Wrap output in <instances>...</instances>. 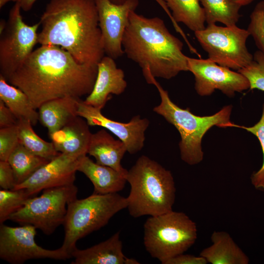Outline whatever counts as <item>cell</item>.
Masks as SVG:
<instances>
[{
  "instance_id": "obj_27",
  "label": "cell",
  "mask_w": 264,
  "mask_h": 264,
  "mask_svg": "<svg viewBox=\"0 0 264 264\" xmlns=\"http://www.w3.org/2000/svg\"><path fill=\"white\" fill-rule=\"evenodd\" d=\"M33 125L28 120H18L19 142L34 154L51 160L60 153L58 152L52 142H47L39 137L32 128Z\"/></svg>"
},
{
  "instance_id": "obj_4",
  "label": "cell",
  "mask_w": 264,
  "mask_h": 264,
  "mask_svg": "<svg viewBox=\"0 0 264 264\" xmlns=\"http://www.w3.org/2000/svg\"><path fill=\"white\" fill-rule=\"evenodd\" d=\"M131 186L127 208L134 218L156 216L173 211L176 188L171 172L142 155L128 171Z\"/></svg>"
},
{
  "instance_id": "obj_19",
  "label": "cell",
  "mask_w": 264,
  "mask_h": 264,
  "mask_svg": "<svg viewBox=\"0 0 264 264\" xmlns=\"http://www.w3.org/2000/svg\"><path fill=\"white\" fill-rule=\"evenodd\" d=\"M127 152L123 141L101 129L92 133L87 154L93 156L97 163L112 168L126 177L128 171L122 167L121 161Z\"/></svg>"
},
{
  "instance_id": "obj_16",
  "label": "cell",
  "mask_w": 264,
  "mask_h": 264,
  "mask_svg": "<svg viewBox=\"0 0 264 264\" xmlns=\"http://www.w3.org/2000/svg\"><path fill=\"white\" fill-rule=\"evenodd\" d=\"M97 75L91 93L84 102L102 110L109 100L110 94L120 95L127 86L125 74L117 67L114 59L104 56L97 64Z\"/></svg>"
},
{
  "instance_id": "obj_38",
  "label": "cell",
  "mask_w": 264,
  "mask_h": 264,
  "mask_svg": "<svg viewBox=\"0 0 264 264\" xmlns=\"http://www.w3.org/2000/svg\"><path fill=\"white\" fill-rule=\"evenodd\" d=\"M241 6H246L252 3L255 0H232Z\"/></svg>"
},
{
  "instance_id": "obj_28",
  "label": "cell",
  "mask_w": 264,
  "mask_h": 264,
  "mask_svg": "<svg viewBox=\"0 0 264 264\" xmlns=\"http://www.w3.org/2000/svg\"><path fill=\"white\" fill-rule=\"evenodd\" d=\"M34 197L25 189L0 190V223L22 208L27 200Z\"/></svg>"
},
{
  "instance_id": "obj_8",
  "label": "cell",
  "mask_w": 264,
  "mask_h": 264,
  "mask_svg": "<svg viewBox=\"0 0 264 264\" xmlns=\"http://www.w3.org/2000/svg\"><path fill=\"white\" fill-rule=\"evenodd\" d=\"M40 196L30 198L24 206L11 215L9 220L21 225L29 224L44 234H52L63 224L68 204L77 198L78 188L74 184L48 188Z\"/></svg>"
},
{
  "instance_id": "obj_26",
  "label": "cell",
  "mask_w": 264,
  "mask_h": 264,
  "mask_svg": "<svg viewBox=\"0 0 264 264\" xmlns=\"http://www.w3.org/2000/svg\"><path fill=\"white\" fill-rule=\"evenodd\" d=\"M204 9L208 24L219 22L227 26L236 25L241 6L232 0H199Z\"/></svg>"
},
{
  "instance_id": "obj_12",
  "label": "cell",
  "mask_w": 264,
  "mask_h": 264,
  "mask_svg": "<svg viewBox=\"0 0 264 264\" xmlns=\"http://www.w3.org/2000/svg\"><path fill=\"white\" fill-rule=\"evenodd\" d=\"M189 71L195 77V89L201 96L211 95L215 90H220L229 97L236 92L250 88L248 79L238 71L221 66L207 59L188 57Z\"/></svg>"
},
{
  "instance_id": "obj_11",
  "label": "cell",
  "mask_w": 264,
  "mask_h": 264,
  "mask_svg": "<svg viewBox=\"0 0 264 264\" xmlns=\"http://www.w3.org/2000/svg\"><path fill=\"white\" fill-rule=\"evenodd\" d=\"M36 229L29 224L12 227L1 224L0 259L10 264H22L31 259L65 260L71 257L61 247L49 250L38 245L35 240Z\"/></svg>"
},
{
  "instance_id": "obj_34",
  "label": "cell",
  "mask_w": 264,
  "mask_h": 264,
  "mask_svg": "<svg viewBox=\"0 0 264 264\" xmlns=\"http://www.w3.org/2000/svg\"><path fill=\"white\" fill-rule=\"evenodd\" d=\"M208 262L201 256H196L183 253L176 255L168 260L165 264H206Z\"/></svg>"
},
{
  "instance_id": "obj_9",
  "label": "cell",
  "mask_w": 264,
  "mask_h": 264,
  "mask_svg": "<svg viewBox=\"0 0 264 264\" xmlns=\"http://www.w3.org/2000/svg\"><path fill=\"white\" fill-rule=\"evenodd\" d=\"M194 33L208 59L219 65L238 71L253 60V55L246 46L250 36L247 29L236 25L220 26L212 24Z\"/></svg>"
},
{
  "instance_id": "obj_2",
  "label": "cell",
  "mask_w": 264,
  "mask_h": 264,
  "mask_svg": "<svg viewBox=\"0 0 264 264\" xmlns=\"http://www.w3.org/2000/svg\"><path fill=\"white\" fill-rule=\"evenodd\" d=\"M39 22L40 44L60 46L81 64L105 56L94 0H50Z\"/></svg>"
},
{
  "instance_id": "obj_17",
  "label": "cell",
  "mask_w": 264,
  "mask_h": 264,
  "mask_svg": "<svg viewBox=\"0 0 264 264\" xmlns=\"http://www.w3.org/2000/svg\"><path fill=\"white\" fill-rule=\"evenodd\" d=\"M72 264H139L133 258L126 257L122 251L120 232L109 239L85 249L76 248L71 254Z\"/></svg>"
},
{
  "instance_id": "obj_1",
  "label": "cell",
  "mask_w": 264,
  "mask_h": 264,
  "mask_svg": "<svg viewBox=\"0 0 264 264\" xmlns=\"http://www.w3.org/2000/svg\"><path fill=\"white\" fill-rule=\"evenodd\" d=\"M97 64H81L67 51L53 45L34 50L7 82L22 90L37 110L52 99H80L92 91Z\"/></svg>"
},
{
  "instance_id": "obj_33",
  "label": "cell",
  "mask_w": 264,
  "mask_h": 264,
  "mask_svg": "<svg viewBox=\"0 0 264 264\" xmlns=\"http://www.w3.org/2000/svg\"><path fill=\"white\" fill-rule=\"evenodd\" d=\"M17 185L14 171L7 161L0 160V186L2 189L13 190Z\"/></svg>"
},
{
  "instance_id": "obj_37",
  "label": "cell",
  "mask_w": 264,
  "mask_h": 264,
  "mask_svg": "<svg viewBox=\"0 0 264 264\" xmlns=\"http://www.w3.org/2000/svg\"><path fill=\"white\" fill-rule=\"evenodd\" d=\"M111 2L116 4H121L123 3L125 0H110ZM163 8L165 11L167 13L171 20L173 19V17L171 14V12L170 11L169 8L166 5L165 2L163 0H155Z\"/></svg>"
},
{
  "instance_id": "obj_30",
  "label": "cell",
  "mask_w": 264,
  "mask_h": 264,
  "mask_svg": "<svg viewBox=\"0 0 264 264\" xmlns=\"http://www.w3.org/2000/svg\"><path fill=\"white\" fill-rule=\"evenodd\" d=\"M230 127L245 130L255 135L259 140L264 155L263 163L261 168L252 175L251 181L252 184L256 189L264 191V104L261 119L255 125L251 127H245L230 122L226 125V127Z\"/></svg>"
},
{
  "instance_id": "obj_36",
  "label": "cell",
  "mask_w": 264,
  "mask_h": 264,
  "mask_svg": "<svg viewBox=\"0 0 264 264\" xmlns=\"http://www.w3.org/2000/svg\"><path fill=\"white\" fill-rule=\"evenodd\" d=\"M37 0H12L17 3L21 7L22 10L28 11L31 9Z\"/></svg>"
},
{
  "instance_id": "obj_7",
  "label": "cell",
  "mask_w": 264,
  "mask_h": 264,
  "mask_svg": "<svg viewBox=\"0 0 264 264\" xmlns=\"http://www.w3.org/2000/svg\"><path fill=\"white\" fill-rule=\"evenodd\" d=\"M196 224L181 212L172 211L151 216L144 224L143 241L147 251L162 264L184 253L196 242Z\"/></svg>"
},
{
  "instance_id": "obj_29",
  "label": "cell",
  "mask_w": 264,
  "mask_h": 264,
  "mask_svg": "<svg viewBox=\"0 0 264 264\" xmlns=\"http://www.w3.org/2000/svg\"><path fill=\"white\" fill-rule=\"evenodd\" d=\"M248 80L250 89L264 91V54L256 51L252 62L246 66L238 70Z\"/></svg>"
},
{
  "instance_id": "obj_21",
  "label": "cell",
  "mask_w": 264,
  "mask_h": 264,
  "mask_svg": "<svg viewBox=\"0 0 264 264\" xmlns=\"http://www.w3.org/2000/svg\"><path fill=\"white\" fill-rule=\"evenodd\" d=\"M81 99L64 97L50 100L39 108V120L50 135L78 116V103Z\"/></svg>"
},
{
  "instance_id": "obj_3",
  "label": "cell",
  "mask_w": 264,
  "mask_h": 264,
  "mask_svg": "<svg viewBox=\"0 0 264 264\" xmlns=\"http://www.w3.org/2000/svg\"><path fill=\"white\" fill-rule=\"evenodd\" d=\"M183 46L161 19L147 18L135 11L130 13L122 47L127 57L141 68L148 83L152 78L170 79L189 71Z\"/></svg>"
},
{
  "instance_id": "obj_5",
  "label": "cell",
  "mask_w": 264,
  "mask_h": 264,
  "mask_svg": "<svg viewBox=\"0 0 264 264\" xmlns=\"http://www.w3.org/2000/svg\"><path fill=\"white\" fill-rule=\"evenodd\" d=\"M151 84L156 87L161 98L160 103L153 110L174 126L180 135L179 148L181 159L190 165L199 163L203 159L201 147L203 136L214 126L226 128L231 122L232 106H225L211 115H196L189 108L182 109L174 103L168 91L162 88L155 78L152 79Z\"/></svg>"
},
{
  "instance_id": "obj_24",
  "label": "cell",
  "mask_w": 264,
  "mask_h": 264,
  "mask_svg": "<svg viewBox=\"0 0 264 264\" xmlns=\"http://www.w3.org/2000/svg\"><path fill=\"white\" fill-rule=\"evenodd\" d=\"M174 21L183 23L194 32L205 28V15L199 0H163Z\"/></svg>"
},
{
  "instance_id": "obj_10",
  "label": "cell",
  "mask_w": 264,
  "mask_h": 264,
  "mask_svg": "<svg viewBox=\"0 0 264 264\" xmlns=\"http://www.w3.org/2000/svg\"><path fill=\"white\" fill-rule=\"evenodd\" d=\"M22 9L15 3L0 32V75L7 81L27 59L38 43L40 22L30 25L23 20Z\"/></svg>"
},
{
  "instance_id": "obj_6",
  "label": "cell",
  "mask_w": 264,
  "mask_h": 264,
  "mask_svg": "<svg viewBox=\"0 0 264 264\" xmlns=\"http://www.w3.org/2000/svg\"><path fill=\"white\" fill-rule=\"evenodd\" d=\"M127 205V198L117 193H93L86 198L71 201L67 205L63 223L65 235L61 247L71 255L77 248L78 240L105 226Z\"/></svg>"
},
{
  "instance_id": "obj_20",
  "label": "cell",
  "mask_w": 264,
  "mask_h": 264,
  "mask_svg": "<svg viewBox=\"0 0 264 264\" xmlns=\"http://www.w3.org/2000/svg\"><path fill=\"white\" fill-rule=\"evenodd\" d=\"M77 171L91 181L95 194L117 193L124 188L127 182L125 176L112 168L94 162L86 155L81 158Z\"/></svg>"
},
{
  "instance_id": "obj_14",
  "label": "cell",
  "mask_w": 264,
  "mask_h": 264,
  "mask_svg": "<svg viewBox=\"0 0 264 264\" xmlns=\"http://www.w3.org/2000/svg\"><path fill=\"white\" fill-rule=\"evenodd\" d=\"M77 114L90 126H99L108 130L123 141L130 154H134L143 148L145 132L149 126L148 119L140 115L133 116L128 123L111 120L104 115L101 110L85 103L80 99L78 103Z\"/></svg>"
},
{
  "instance_id": "obj_32",
  "label": "cell",
  "mask_w": 264,
  "mask_h": 264,
  "mask_svg": "<svg viewBox=\"0 0 264 264\" xmlns=\"http://www.w3.org/2000/svg\"><path fill=\"white\" fill-rule=\"evenodd\" d=\"M17 124L0 129V160L7 161L19 143Z\"/></svg>"
},
{
  "instance_id": "obj_22",
  "label": "cell",
  "mask_w": 264,
  "mask_h": 264,
  "mask_svg": "<svg viewBox=\"0 0 264 264\" xmlns=\"http://www.w3.org/2000/svg\"><path fill=\"white\" fill-rule=\"evenodd\" d=\"M212 244L203 249L199 255L212 264H247L249 259L224 231H214L211 236Z\"/></svg>"
},
{
  "instance_id": "obj_15",
  "label": "cell",
  "mask_w": 264,
  "mask_h": 264,
  "mask_svg": "<svg viewBox=\"0 0 264 264\" xmlns=\"http://www.w3.org/2000/svg\"><path fill=\"white\" fill-rule=\"evenodd\" d=\"M83 156L60 153L14 189H25L35 196L44 189L74 184L78 166Z\"/></svg>"
},
{
  "instance_id": "obj_23",
  "label": "cell",
  "mask_w": 264,
  "mask_h": 264,
  "mask_svg": "<svg viewBox=\"0 0 264 264\" xmlns=\"http://www.w3.org/2000/svg\"><path fill=\"white\" fill-rule=\"evenodd\" d=\"M0 100L10 110L18 120H28L33 125L39 120V113L28 96L21 89L9 84L0 75Z\"/></svg>"
},
{
  "instance_id": "obj_13",
  "label": "cell",
  "mask_w": 264,
  "mask_h": 264,
  "mask_svg": "<svg viewBox=\"0 0 264 264\" xmlns=\"http://www.w3.org/2000/svg\"><path fill=\"white\" fill-rule=\"evenodd\" d=\"M105 54L114 60L121 57L124 52L122 40L129 23L131 12L135 11L138 0H125L121 4L110 0H94Z\"/></svg>"
},
{
  "instance_id": "obj_39",
  "label": "cell",
  "mask_w": 264,
  "mask_h": 264,
  "mask_svg": "<svg viewBox=\"0 0 264 264\" xmlns=\"http://www.w3.org/2000/svg\"><path fill=\"white\" fill-rule=\"evenodd\" d=\"M10 1H12V0H0V8H2L6 3Z\"/></svg>"
},
{
  "instance_id": "obj_31",
  "label": "cell",
  "mask_w": 264,
  "mask_h": 264,
  "mask_svg": "<svg viewBox=\"0 0 264 264\" xmlns=\"http://www.w3.org/2000/svg\"><path fill=\"white\" fill-rule=\"evenodd\" d=\"M247 29L259 50L264 54V0L259 2L254 7Z\"/></svg>"
},
{
  "instance_id": "obj_35",
  "label": "cell",
  "mask_w": 264,
  "mask_h": 264,
  "mask_svg": "<svg viewBox=\"0 0 264 264\" xmlns=\"http://www.w3.org/2000/svg\"><path fill=\"white\" fill-rule=\"evenodd\" d=\"M18 121L10 110L0 100V128L17 125Z\"/></svg>"
},
{
  "instance_id": "obj_18",
  "label": "cell",
  "mask_w": 264,
  "mask_h": 264,
  "mask_svg": "<svg viewBox=\"0 0 264 264\" xmlns=\"http://www.w3.org/2000/svg\"><path fill=\"white\" fill-rule=\"evenodd\" d=\"M88 126L85 119L78 116L49 136L58 152L85 155L92 135Z\"/></svg>"
},
{
  "instance_id": "obj_25",
  "label": "cell",
  "mask_w": 264,
  "mask_h": 264,
  "mask_svg": "<svg viewBox=\"0 0 264 264\" xmlns=\"http://www.w3.org/2000/svg\"><path fill=\"white\" fill-rule=\"evenodd\" d=\"M49 161L32 153L19 142L7 160L14 171L17 185L24 182Z\"/></svg>"
}]
</instances>
